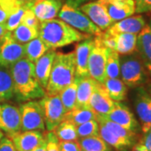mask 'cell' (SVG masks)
Listing matches in <instances>:
<instances>
[{
  "mask_svg": "<svg viewBox=\"0 0 151 151\" xmlns=\"http://www.w3.org/2000/svg\"><path fill=\"white\" fill-rule=\"evenodd\" d=\"M136 51L139 55L151 78V28L148 24L138 34Z\"/></svg>",
  "mask_w": 151,
  "mask_h": 151,
  "instance_id": "19",
  "label": "cell"
},
{
  "mask_svg": "<svg viewBox=\"0 0 151 151\" xmlns=\"http://www.w3.org/2000/svg\"><path fill=\"white\" fill-rule=\"evenodd\" d=\"M146 25L145 20L141 15H132L118 22H115L106 30L110 35L129 33L138 35Z\"/></svg>",
  "mask_w": 151,
  "mask_h": 151,
  "instance_id": "18",
  "label": "cell"
},
{
  "mask_svg": "<svg viewBox=\"0 0 151 151\" xmlns=\"http://www.w3.org/2000/svg\"><path fill=\"white\" fill-rule=\"evenodd\" d=\"M148 25L151 28V17H150V23H149V24H148Z\"/></svg>",
  "mask_w": 151,
  "mask_h": 151,
  "instance_id": "50",
  "label": "cell"
},
{
  "mask_svg": "<svg viewBox=\"0 0 151 151\" xmlns=\"http://www.w3.org/2000/svg\"><path fill=\"white\" fill-rule=\"evenodd\" d=\"M103 86H105L110 98L114 102H121L126 98L128 88L122 80L119 78H107Z\"/></svg>",
  "mask_w": 151,
  "mask_h": 151,
  "instance_id": "26",
  "label": "cell"
},
{
  "mask_svg": "<svg viewBox=\"0 0 151 151\" xmlns=\"http://www.w3.org/2000/svg\"><path fill=\"white\" fill-rule=\"evenodd\" d=\"M96 119H97V113L90 107L75 108L71 111L65 113L63 117V120L70 122L73 125H75L76 127L84 124L87 121Z\"/></svg>",
  "mask_w": 151,
  "mask_h": 151,
  "instance_id": "24",
  "label": "cell"
},
{
  "mask_svg": "<svg viewBox=\"0 0 151 151\" xmlns=\"http://www.w3.org/2000/svg\"><path fill=\"white\" fill-rule=\"evenodd\" d=\"M58 16L62 21L83 34L97 36L103 33L84 13L67 4L61 7Z\"/></svg>",
  "mask_w": 151,
  "mask_h": 151,
  "instance_id": "5",
  "label": "cell"
},
{
  "mask_svg": "<svg viewBox=\"0 0 151 151\" xmlns=\"http://www.w3.org/2000/svg\"><path fill=\"white\" fill-rule=\"evenodd\" d=\"M52 132L59 141H77L79 139L76 127L65 120H63Z\"/></svg>",
  "mask_w": 151,
  "mask_h": 151,
  "instance_id": "31",
  "label": "cell"
},
{
  "mask_svg": "<svg viewBox=\"0 0 151 151\" xmlns=\"http://www.w3.org/2000/svg\"><path fill=\"white\" fill-rule=\"evenodd\" d=\"M113 101L103 84L97 82L95 86L90 100L89 107L97 113V115H107L113 107Z\"/></svg>",
  "mask_w": 151,
  "mask_h": 151,
  "instance_id": "15",
  "label": "cell"
},
{
  "mask_svg": "<svg viewBox=\"0 0 151 151\" xmlns=\"http://www.w3.org/2000/svg\"><path fill=\"white\" fill-rule=\"evenodd\" d=\"M50 49L44 43V41L40 37L35 38L32 40L24 44V52L25 57L31 62L35 63L43 55H45Z\"/></svg>",
  "mask_w": 151,
  "mask_h": 151,
  "instance_id": "28",
  "label": "cell"
},
{
  "mask_svg": "<svg viewBox=\"0 0 151 151\" xmlns=\"http://www.w3.org/2000/svg\"><path fill=\"white\" fill-rule=\"evenodd\" d=\"M144 134V137L141 139L139 142L143 143L146 146L148 151H151V129Z\"/></svg>",
  "mask_w": 151,
  "mask_h": 151,
  "instance_id": "42",
  "label": "cell"
},
{
  "mask_svg": "<svg viewBox=\"0 0 151 151\" xmlns=\"http://www.w3.org/2000/svg\"><path fill=\"white\" fill-rule=\"evenodd\" d=\"M113 35L115 36L116 40L115 50L119 55H125L134 53L136 51L138 35L129 33H120Z\"/></svg>",
  "mask_w": 151,
  "mask_h": 151,
  "instance_id": "23",
  "label": "cell"
},
{
  "mask_svg": "<svg viewBox=\"0 0 151 151\" xmlns=\"http://www.w3.org/2000/svg\"><path fill=\"white\" fill-rule=\"evenodd\" d=\"M135 13L143 14L151 12V0H134Z\"/></svg>",
  "mask_w": 151,
  "mask_h": 151,
  "instance_id": "40",
  "label": "cell"
},
{
  "mask_svg": "<svg viewBox=\"0 0 151 151\" xmlns=\"http://www.w3.org/2000/svg\"><path fill=\"white\" fill-rule=\"evenodd\" d=\"M134 105L140 121L142 132L146 134L151 129V97L144 86L136 87Z\"/></svg>",
  "mask_w": 151,
  "mask_h": 151,
  "instance_id": "10",
  "label": "cell"
},
{
  "mask_svg": "<svg viewBox=\"0 0 151 151\" xmlns=\"http://www.w3.org/2000/svg\"><path fill=\"white\" fill-rule=\"evenodd\" d=\"M39 37L50 50H55L75 42H80L91 36L76 30L61 19H53L40 22Z\"/></svg>",
  "mask_w": 151,
  "mask_h": 151,
  "instance_id": "2",
  "label": "cell"
},
{
  "mask_svg": "<svg viewBox=\"0 0 151 151\" xmlns=\"http://www.w3.org/2000/svg\"><path fill=\"white\" fill-rule=\"evenodd\" d=\"M14 96V83L10 71L0 66V103L10 100Z\"/></svg>",
  "mask_w": 151,
  "mask_h": 151,
  "instance_id": "29",
  "label": "cell"
},
{
  "mask_svg": "<svg viewBox=\"0 0 151 151\" xmlns=\"http://www.w3.org/2000/svg\"><path fill=\"white\" fill-rule=\"evenodd\" d=\"M93 39L88 38L76 45L75 50L76 76L85 77L88 75V59L93 46Z\"/></svg>",
  "mask_w": 151,
  "mask_h": 151,
  "instance_id": "16",
  "label": "cell"
},
{
  "mask_svg": "<svg viewBox=\"0 0 151 151\" xmlns=\"http://www.w3.org/2000/svg\"><path fill=\"white\" fill-rule=\"evenodd\" d=\"M61 7L60 0H42L34 3L31 10L40 22H44L55 19L58 15Z\"/></svg>",
  "mask_w": 151,
  "mask_h": 151,
  "instance_id": "20",
  "label": "cell"
},
{
  "mask_svg": "<svg viewBox=\"0 0 151 151\" xmlns=\"http://www.w3.org/2000/svg\"><path fill=\"white\" fill-rule=\"evenodd\" d=\"M81 10L102 31L108 29V28L114 24V22L108 15L105 7L98 1L88 3L82 5L81 7Z\"/></svg>",
  "mask_w": 151,
  "mask_h": 151,
  "instance_id": "14",
  "label": "cell"
},
{
  "mask_svg": "<svg viewBox=\"0 0 151 151\" xmlns=\"http://www.w3.org/2000/svg\"><path fill=\"white\" fill-rule=\"evenodd\" d=\"M79 79H80V77L76 76L74 81L71 82V84L65 87L62 91H60L58 93L60 98L61 100V103L63 104L65 113L71 111L72 109L76 108V92H77Z\"/></svg>",
  "mask_w": 151,
  "mask_h": 151,
  "instance_id": "27",
  "label": "cell"
},
{
  "mask_svg": "<svg viewBox=\"0 0 151 151\" xmlns=\"http://www.w3.org/2000/svg\"><path fill=\"white\" fill-rule=\"evenodd\" d=\"M12 36L19 43L24 44L39 37V29L26 26L20 24L18 27L12 31Z\"/></svg>",
  "mask_w": 151,
  "mask_h": 151,
  "instance_id": "33",
  "label": "cell"
},
{
  "mask_svg": "<svg viewBox=\"0 0 151 151\" xmlns=\"http://www.w3.org/2000/svg\"><path fill=\"white\" fill-rule=\"evenodd\" d=\"M97 83V81L90 76L80 77L76 92V108L89 107V100Z\"/></svg>",
  "mask_w": 151,
  "mask_h": 151,
  "instance_id": "22",
  "label": "cell"
},
{
  "mask_svg": "<svg viewBox=\"0 0 151 151\" xmlns=\"http://www.w3.org/2000/svg\"><path fill=\"white\" fill-rule=\"evenodd\" d=\"M60 151H82L78 141H59Z\"/></svg>",
  "mask_w": 151,
  "mask_h": 151,
  "instance_id": "39",
  "label": "cell"
},
{
  "mask_svg": "<svg viewBox=\"0 0 151 151\" xmlns=\"http://www.w3.org/2000/svg\"><path fill=\"white\" fill-rule=\"evenodd\" d=\"M24 57V45L16 41L12 33L7 31L0 37V66L9 69Z\"/></svg>",
  "mask_w": 151,
  "mask_h": 151,
  "instance_id": "8",
  "label": "cell"
},
{
  "mask_svg": "<svg viewBox=\"0 0 151 151\" xmlns=\"http://www.w3.org/2000/svg\"><path fill=\"white\" fill-rule=\"evenodd\" d=\"M96 119L98 123L103 124L107 129H108L114 134H116L117 136H119L124 139L135 143V140H136V133L135 132L126 129L125 128L120 126L119 124H116L113 121L108 120L102 115H97V119Z\"/></svg>",
  "mask_w": 151,
  "mask_h": 151,
  "instance_id": "30",
  "label": "cell"
},
{
  "mask_svg": "<svg viewBox=\"0 0 151 151\" xmlns=\"http://www.w3.org/2000/svg\"></svg>",
  "mask_w": 151,
  "mask_h": 151,
  "instance_id": "51",
  "label": "cell"
},
{
  "mask_svg": "<svg viewBox=\"0 0 151 151\" xmlns=\"http://www.w3.org/2000/svg\"><path fill=\"white\" fill-rule=\"evenodd\" d=\"M102 4L114 23L135 14L134 0H97Z\"/></svg>",
  "mask_w": 151,
  "mask_h": 151,
  "instance_id": "13",
  "label": "cell"
},
{
  "mask_svg": "<svg viewBox=\"0 0 151 151\" xmlns=\"http://www.w3.org/2000/svg\"><path fill=\"white\" fill-rule=\"evenodd\" d=\"M0 151H17L9 137H4L0 140Z\"/></svg>",
  "mask_w": 151,
  "mask_h": 151,
  "instance_id": "41",
  "label": "cell"
},
{
  "mask_svg": "<svg viewBox=\"0 0 151 151\" xmlns=\"http://www.w3.org/2000/svg\"><path fill=\"white\" fill-rule=\"evenodd\" d=\"M93 46L88 59V75L99 83L106 81V61L108 49L103 45L101 38L97 35L93 39Z\"/></svg>",
  "mask_w": 151,
  "mask_h": 151,
  "instance_id": "6",
  "label": "cell"
},
{
  "mask_svg": "<svg viewBox=\"0 0 151 151\" xmlns=\"http://www.w3.org/2000/svg\"><path fill=\"white\" fill-rule=\"evenodd\" d=\"M44 136L46 140V151H60L59 140L52 131H47Z\"/></svg>",
  "mask_w": 151,
  "mask_h": 151,
  "instance_id": "38",
  "label": "cell"
},
{
  "mask_svg": "<svg viewBox=\"0 0 151 151\" xmlns=\"http://www.w3.org/2000/svg\"><path fill=\"white\" fill-rule=\"evenodd\" d=\"M32 5V3L25 2L11 14L9 18L7 19V20L4 22L7 31H9V32L14 31L21 24L25 11L29 8H31Z\"/></svg>",
  "mask_w": 151,
  "mask_h": 151,
  "instance_id": "35",
  "label": "cell"
},
{
  "mask_svg": "<svg viewBox=\"0 0 151 151\" xmlns=\"http://www.w3.org/2000/svg\"><path fill=\"white\" fill-rule=\"evenodd\" d=\"M144 86H145V88L146 89V91L148 92V93L150 95V97H151V78H150V80L146 82Z\"/></svg>",
  "mask_w": 151,
  "mask_h": 151,
  "instance_id": "45",
  "label": "cell"
},
{
  "mask_svg": "<svg viewBox=\"0 0 151 151\" xmlns=\"http://www.w3.org/2000/svg\"><path fill=\"white\" fill-rule=\"evenodd\" d=\"M107 78H119L120 76V56L113 50L108 49L106 61Z\"/></svg>",
  "mask_w": 151,
  "mask_h": 151,
  "instance_id": "34",
  "label": "cell"
},
{
  "mask_svg": "<svg viewBox=\"0 0 151 151\" xmlns=\"http://www.w3.org/2000/svg\"><path fill=\"white\" fill-rule=\"evenodd\" d=\"M76 77L75 51L70 53L56 52L46 88V95L58 94L71 84Z\"/></svg>",
  "mask_w": 151,
  "mask_h": 151,
  "instance_id": "3",
  "label": "cell"
},
{
  "mask_svg": "<svg viewBox=\"0 0 151 151\" xmlns=\"http://www.w3.org/2000/svg\"><path fill=\"white\" fill-rule=\"evenodd\" d=\"M78 143L82 151H111L109 145L100 135L81 138L79 139Z\"/></svg>",
  "mask_w": 151,
  "mask_h": 151,
  "instance_id": "32",
  "label": "cell"
},
{
  "mask_svg": "<svg viewBox=\"0 0 151 151\" xmlns=\"http://www.w3.org/2000/svg\"><path fill=\"white\" fill-rule=\"evenodd\" d=\"M0 130L9 138L21 132V118L19 109L9 103H0Z\"/></svg>",
  "mask_w": 151,
  "mask_h": 151,
  "instance_id": "11",
  "label": "cell"
},
{
  "mask_svg": "<svg viewBox=\"0 0 151 151\" xmlns=\"http://www.w3.org/2000/svg\"><path fill=\"white\" fill-rule=\"evenodd\" d=\"M14 83V93L19 101L27 102L45 96V90L38 81L35 64L26 58L17 61L9 68Z\"/></svg>",
  "mask_w": 151,
  "mask_h": 151,
  "instance_id": "1",
  "label": "cell"
},
{
  "mask_svg": "<svg viewBox=\"0 0 151 151\" xmlns=\"http://www.w3.org/2000/svg\"><path fill=\"white\" fill-rule=\"evenodd\" d=\"M18 2H19V3H21V4H24V3H25L26 2V0H17Z\"/></svg>",
  "mask_w": 151,
  "mask_h": 151,
  "instance_id": "49",
  "label": "cell"
},
{
  "mask_svg": "<svg viewBox=\"0 0 151 151\" xmlns=\"http://www.w3.org/2000/svg\"><path fill=\"white\" fill-rule=\"evenodd\" d=\"M131 151H148V150H147L146 146L143 143L139 142V143L134 144L133 145Z\"/></svg>",
  "mask_w": 151,
  "mask_h": 151,
  "instance_id": "43",
  "label": "cell"
},
{
  "mask_svg": "<svg viewBox=\"0 0 151 151\" xmlns=\"http://www.w3.org/2000/svg\"><path fill=\"white\" fill-rule=\"evenodd\" d=\"M110 121H113L120 126L133 132L139 129V124L135 119L134 113L124 103L114 102L112 110L107 115H102Z\"/></svg>",
  "mask_w": 151,
  "mask_h": 151,
  "instance_id": "12",
  "label": "cell"
},
{
  "mask_svg": "<svg viewBox=\"0 0 151 151\" xmlns=\"http://www.w3.org/2000/svg\"><path fill=\"white\" fill-rule=\"evenodd\" d=\"M6 32H7V29H6L5 23L0 24V37H2Z\"/></svg>",
  "mask_w": 151,
  "mask_h": 151,
  "instance_id": "46",
  "label": "cell"
},
{
  "mask_svg": "<svg viewBox=\"0 0 151 151\" xmlns=\"http://www.w3.org/2000/svg\"><path fill=\"white\" fill-rule=\"evenodd\" d=\"M21 131H44L45 129L44 112L39 101H27L19 106Z\"/></svg>",
  "mask_w": 151,
  "mask_h": 151,
  "instance_id": "7",
  "label": "cell"
},
{
  "mask_svg": "<svg viewBox=\"0 0 151 151\" xmlns=\"http://www.w3.org/2000/svg\"><path fill=\"white\" fill-rule=\"evenodd\" d=\"M11 140L17 151H32L44 139L40 131H23L11 136Z\"/></svg>",
  "mask_w": 151,
  "mask_h": 151,
  "instance_id": "17",
  "label": "cell"
},
{
  "mask_svg": "<svg viewBox=\"0 0 151 151\" xmlns=\"http://www.w3.org/2000/svg\"><path fill=\"white\" fill-rule=\"evenodd\" d=\"M120 76L124 84L131 88L145 86L150 78L137 51L120 57Z\"/></svg>",
  "mask_w": 151,
  "mask_h": 151,
  "instance_id": "4",
  "label": "cell"
},
{
  "mask_svg": "<svg viewBox=\"0 0 151 151\" xmlns=\"http://www.w3.org/2000/svg\"><path fill=\"white\" fill-rule=\"evenodd\" d=\"M3 138H4V134H3V132H2V131L0 130V140H1V139H2Z\"/></svg>",
  "mask_w": 151,
  "mask_h": 151,
  "instance_id": "48",
  "label": "cell"
},
{
  "mask_svg": "<svg viewBox=\"0 0 151 151\" xmlns=\"http://www.w3.org/2000/svg\"><path fill=\"white\" fill-rule=\"evenodd\" d=\"M21 24L26 25V26H29V27L39 29L40 22L37 19V17L35 15L34 12L31 10V8H29L26 9L24 14Z\"/></svg>",
  "mask_w": 151,
  "mask_h": 151,
  "instance_id": "37",
  "label": "cell"
},
{
  "mask_svg": "<svg viewBox=\"0 0 151 151\" xmlns=\"http://www.w3.org/2000/svg\"><path fill=\"white\" fill-rule=\"evenodd\" d=\"M99 135L108 145L113 147L117 150H126L127 149H129L131 146L134 145V143L131 141L124 139L116 134H114L103 124H100V123H99Z\"/></svg>",
  "mask_w": 151,
  "mask_h": 151,
  "instance_id": "25",
  "label": "cell"
},
{
  "mask_svg": "<svg viewBox=\"0 0 151 151\" xmlns=\"http://www.w3.org/2000/svg\"><path fill=\"white\" fill-rule=\"evenodd\" d=\"M32 151H46V140L45 139V136H44L43 141Z\"/></svg>",
  "mask_w": 151,
  "mask_h": 151,
  "instance_id": "44",
  "label": "cell"
},
{
  "mask_svg": "<svg viewBox=\"0 0 151 151\" xmlns=\"http://www.w3.org/2000/svg\"><path fill=\"white\" fill-rule=\"evenodd\" d=\"M76 132L78 138H86L99 135V123L97 119L87 121L79 126H76Z\"/></svg>",
  "mask_w": 151,
  "mask_h": 151,
  "instance_id": "36",
  "label": "cell"
},
{
  "mask_svg": "<svg viewBox=\"0 0 151 151\" xmlns=\"http://www.w3.org/2000/svg\"><path fill=\"white\" fill-rule=\"evenodd\" d=\"M39 1H42V0H26V2H29V3H35V2H39Z\"/></svg>",
  "mask_w": 151,
  "mask_h": 151,
  "instance_id": "47",
  "label": "cell"
},
{
  "mask_svg": "<svg viewBox=\"0 0 151 151\" xmlns=\"http://www.w3.org/2000/svg\"><path fill=\"white\" fill-rule=\"evenodd\" d=\"M44 112L45 125L47 131H54L59 125L65 115V109L59 94L46 95L39 101Z\"/></svg>",
  "mask_w": 151,
  "mask_h": 151,
  "instance_id": "9",
  "label": "cell"
},
{
  "mask_svg": "<svg viewBox=\"0 0 151 151\" xmlns=\"http://www.w3.org/2000/svg\"><path fill=\"white\" fill-rule=\"evenodd\" d=\"M55 53L56 51H55V50H49L45 54L34 63L36 77L45 90L48 84Z\"/></svg>",
  "mask_w": 151,
  "mask_h": 151,
  "instance_id": "21",
  "label": "cell"
}]
</instances>
